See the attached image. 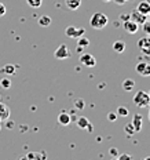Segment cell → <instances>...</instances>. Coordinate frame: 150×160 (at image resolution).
Listing matches in <instances>:
<instances>
[{
    "mask_svg": "<svg viewBox=\"0 0 150 160\" xmlns=\"http://www.w3.org/2000/svg\"><path fill=\"white\" fill-rule=\"evenodd\" d=\"M84 105H85V102H84V99H81V98L75 101V108L79 109V111H83V109H84Z\"/></svg>",
    "mask_w": 150,
    "mask_h": 160,
    "instance_id": "cell-20",
    "label": "cell"
},
{
    "mask_svg": "<svg viewBox=\"0 0 150 160\" xmlns=\"http://www.w3.org/2000/svg\"><path fill=\"white\" fill-rule=\"evenodd\" d=\"M54 55H55V58H58V59H66V58H70L72 52H70V50L68 48L66 44H61L58 48H56Z\"/></svg>",
    "mask_w": 150,
    "mask_h": 160,
    "instance_id": "cell-4",
    "label": "cell"
},
{
    "mask_svg": "<svg viewBox=\"0 0 150 160\" xmlns=\"http://www.w3.org/2000/svg\"><path fill=\"white\" fill-rule=\"evenodd\" d=\"M109 153H110V156H113V158H117V156H119L117 148H110V149H109Z\"/></svg>",
    "mask_w": 150,
    "mask_h": 160,
    "instance_id": "cell-30",
    "label": "cell"
},
{
    "mask_svg": "<svg viewBox=\"0 0 150 160\" xmlns=\"http://www.w3.org/2000/svg\"><path fill=\"white\" fill-rule=\"evenodd\" d=\"M12 127H14V123H11V122L7 123V128H12Z\"/></svg>",
    "mask_w": 150,
    "mask_h": 160,
    "instance_id": "cell-36",
    "label": "cell"
},
{
    "mask_svg": "<svg viewBox=\"0 0 150 160\" xmlns=\"http://www.w3.org/2000/svg\"><path fill=\"white\" fill-rule=\"evenodd\" d=\"M136 10H138L139 12H142V14L148 15L149 12H150V4H149L148 2H141L138 4V7H136Z\"/></svg>",
    "mask_w": 150,
    "mask_h": 160,
    "instance_id": "cell-11",
    "label": "cell"
},
{
    "mask_svg": "<svg viewBox=\"0 0 150 160\" xmlns=\"http://www.w3.org/2000/svg\"><path fill=\"white\" fill-rule=\"evenodd\" d=\"M149 120H150V111H149Z\"/></svg>",
    "mask_w": 150,
    "mask_h": 160,
    "instance_id": "cell-39",
    "label": "cell"
},
{
    "mask_svg": "<svg viewBox=\"0 0 150 160\" xmlns=\"http://www.w3.org/2000/svg\"><path fill=\"white\" fill-rule=\"evenodd\" d=\"M146 2H148V3H149V4H150V0H146Z\"/></svg>",
    "mask_w": 150,
    "mask_h": 160,
    "instance_id": "cell-40",
    "label": "cell"
},
{
    "mask_svg": "<svg viewBox=\"0 0 150 160\" xmlns=\"http://www.w3.org/2000/svg\"><path fill=\"white\" fill-rule=\"evenodd\" d=\"M114 2H116V3H119V4H121V3H124L125 0H114Z\"/></svg>",
    "mask_w": 150,
    "mask_h": 160,
    "instance_id": "cell-37",
    "label": "cell"
},
{
    "mask_svg": "<svg viewBox=\"0 0 150 160\" xmlns=\"http://www.w3.org/2000/svg\"><path fill=\"white\" fill-rule=\"evenodd\" d=\"M117 116H121V118H125V116H128L129 115V111L125 108V106H119L117 108Z\"/></svg>",
    "mask_w": 150,
    "mask_h": 160,
    "instance_id": "cell-18",
    "label": "cell"
},
{
    "mask_svg": "<svg viewBox=\"0 0 150 160\" xmlns=\"http://www.w3.org/2000/svg\"><path fill=\"white\" fill-rule=\"evenodd\" d=\"M108 22H109V18L106 14H103V12H95V14L91 17L90 24H91V26L94 29H102L108 25Z\"/></svg>",
    "mask_w": 150,
    "mask_h": 160,
    "instance_id": "cell-1",
    "label": "cell"
},
{
    "mask_svg": "<svg viewBox=\"0 0 150 160\" xmlns=\"http://www.w3.org/2000/svg\"><path fill=\"white\" fill-rule=\"evenodd\" d=\"M77 42H79V46H80V47H87V46L90 44V40L85 39V38H83V36H80V38L77 39Z\"/></svg>",
    "mask_w": 150,
    "mask_h": 160,
    "instance_id": "cell-24",
    "label": "cell"
},
{
    "mask_svg": "<svg viewBox=\"0 0 150 160\" xmlns=\"http://www.w3.org/2000/svg\"><path fill=\"white\" fill-rule=\"evenodd\" d=\"M2 87L3 88H10L11 87V82H10L8 79H3L2 80Z\"/></svg>",
    "mask_w": 150,
    "mask_h": 160,
    "instance_id": "cell-27",
    "label": "cell"
},
{
    "mask_svg": "<svg viewBox=\"0 0 150 160\" xmlns=\"http://www.w3.org/2000/svg\"><path fill=\"white\" fill-rule=\"evenodd\" d=\"M141 51H142L145 55L150 57V44H149V46H146V47H143V48H141Z\"/></svg>",
    "mask_w": 150,
    "mask_h": 160,
    "instance_id": "cell-32",
    "label": "cell"
},
{
    "mask_svg": "<svg viewBox=\"0 0 150 160\" xmlns=\"http://www.w3.org/2000/svg\"><path fill=\"white\" fill-rule=\"evenodd\" d=\"M70 115L69 113H66V112H61V115L58 116V123L59 124H62V126H68L69 123H70Z\"/></svg>",
    "mask_w": 150,
    "mask_h": 160,
    "instance_id": "cell-9",
    "label": "cell"
},
{
    "mask_svg": "<svg viewBox=\"0 0 150 160\" xmlns=\"http://www.w3.org/2000/svg\"><path fill=\"white\" fill-rule=\"evenodd\" d=\"M124 29L128 33H131V35H134V33H136L139 31V25L136 24V22H134L132 19H128V21H124Z\"/></svg>",
    "mask_w": 150,
    "mask_h": 160,
    "instance_id": "cell-7",
    "label": "cell"
},
{
    "mask_svg": "<svg viewBox=\"0 0 150 160\" xmlns=\"http://www.w3.org/2000/svg\"><path fill=\"white\" fill-rule=\"evenodd\" d=\"M50 24H51V17H50V15L39 17V25L40 26H48Z\"/></svg>",
    "mask_w": 150,
    "mask_h": 160,
    "instance_id": "cell-15",
    "label": "cell"
},
{
    "mask_svg": "<svg viewBox=\"0 0 150 160\" xmlns=\"http://www.w3.org/2000/svg\"><path fill=\"white\" fill-rule=\"evenodd\" d=\"M117 158H119V160H131L132 156L131 155H127V153H123V155H119Z\"/></svg>",
    "mask_w": 150,
    "mask_h": 160,
    "instance_id": "cell-29",
    "label": "cell"
},
{
    "mask_svg": "<svg viewBox=\"0 0 150 160\" xmlns=\"http://www.w3.org/2000/svg\"><path fill=\"white\" fill-rule=\"evenodd\" d=\"M80 62H81L84 66H87V68H92V66H95L96 65V59H95V57L94 55H91V54H83L81 57H80Z\"/></svg>",
    "mask_w": 150,
    "mask_h": 160,
    "instance_id": "cell-5",
    "label": "cell"
},
{
    "mask_svg": "<svg viewBox=\"0 0 150 160\" xmlns=\"http://www.w3.org/2000/svg\"><path fill=\"white\" fill-rule=\"evenodd\" d=\"M41 2L43 0H26V3L33 8H39L40 6H41Z\"/></svg>",
    "mask_w": 150,
    "mask_h": 160,
    "instance_id": "cell-19",
    "label": "cell"
},
{
    "mask_svg": "<svg viewBox=\"0 0 150 160\" xmlns=\"http://www.w3.org/2000/svg\"><path fill=\"white\" fill-rule=\"evenodd\" d=\"M113 50H114L116 52H119V54H121V52L125 51V43L123 42V40H116V42L113 43Z\"/></svg>",
    "mask_w": 150,
    "mask_h": 160,
    "instance_id": "cell-10",
    "label": "cell"
},
{
    "mask_svg": "<svg viewBox=\"0 0 150 160\" xmlns=\"http://www.w3.org/2000/svg\"><path fill=\"white\" fill-rule=\"evenodd\" d=\"M117 113H114V112H109L108 113V119L110 120V122H116V120H117Z\"/></svg>",
    "mask_w": 150,
    "mask_h": 160,
    "instance_id": "cell-28",
    "label": "cell"
},
{
    "mask_svg": "<svg viewBox=\"0 0 150 160\" xmlns=\"http://www.w3.org/2000/svg\"><path fill=\"white\" fill-rule=\"evenodd\" d=\"M129 17H131L132 21L136 22V24H138L139 26H141L143 22H145L146 19H148V15H145V14H142V12H139L138 10H134V11H132L131 14H129Z\"/></svg>",
    "mask_w": 150,
    "mask_h": 160,
    "instance_id": "cell-6",
    "label": "cell"
},
{
    "mask_svg": "<svg viewBox=\"0 0 150 160\" xmlns=\"http://www.w3.org/2000/svg\"><path fill=\"white\" fill-rule=\"evenodd\" d=\"M148 94H149V98H150V91H149V92H148Z\"/></svg>",
    "mask_w": 150,
    "mask_h": 160,
    "instance_id": "cell-41",
    "label": "cell"
},
{
    "mask_svg": "<svg viewBox=\"0 0 150 160\" xmlns=\"http://www.w3.org/2000/svg\"><path fill=\"white\" fill-rule=\"evenodd\" d=\"M65 4L69 10H77L81 6V0H65Z\"/></svg>",
    "mask_w": 150,
    "mask_h": 160,
    "instance_id": "cell-12",
    "label": "cell"
},
{
    "mask_svg": "<svg viewBox=\"0 0 150 160\" xmlns=\"http://www.w3.org/2000/svg\"><path fill=\"white\" fill-rule=\"evenodd\" d=\"M87 130H88V131H90V132H91V131H92V130H94V128H92V124H91V123H90V124L87 126Z\"/></svg>",
    "mask_w": 150,
    "mask_h": 160,
    "instance_id": "cell-35",
    "label": "cell"
},
{
    "mask_svg": "<svg viewBox=\"0 0 150 160\" xmlns=\"http://www.w3.org/2000/svg\"><path fill=\"white\" fill-rule=\"evenodd\" d=\"M149 94L146 91H142L139 90L138 92L134 95V104L139 108H145V106H149Z\"/></svg>",
    "mask_w": 150,
    "mask_h": 160,
    "instance_id": "cell-2",
    "label": "cell"
},
{
    "mask_svg": "<svg viewBox=\"0 0 150 160\" xmlns=\"http://www.w3.org/2000/svg\"><path fill=\"white\" fill-rule=\"evenodd\" d=\"M149 44H150V36H146V38H142V39L138 40V47L139 48H143Z\"/></svg>",
    "mask_w": 150,
    "mask_h": 160,
    "instance_id": "cell-17",
    "label": "cell"
},
{
    "mask_svg": "<svg viewBox=\"0 0 150 160\" xmlns=\"http://www.w3.org/2000/svg\"><path fill=\"white\" fill-rule=\"evenodd\" d=\"M149 105H150V99H149Z\"/></svg>",
    "mask_w": 150,
    "mask_h": 160,
    "instance_id": "cell-42",
    "label": "cell"
},
{
    "mask_svg": "<svg viewBox=\"0 0 150 160\" xmlns=\"http://www.w3.org/2000/svg\"><path fill=\"white\" fill-rule=\"evenodd\" d=\"M142 29H143V32H145L146 35L150 36V21H148V19H146V21L142 24Z\"/></svg>",
    "mask_w": 150,
    "mask_h": 160,
    "instance_id": "cell-25",
    "label": "cell"
},
{
    "mask_svg": "<svg viewBox=\"0 0 150 160\" xmlns=\"http://www.w3.org/2000/svg\"><path fill=\"white\" fill-rule=\"evenodd\" d=\"M125 132L128 135H134L135 134V128H134V126H132V123H127L125 124Z\"/></svg>",
    "mask_w": 150,
    "mask_h": 160,
    "instance_id": "cell-22",
    "label": "cell"
},
{
    "mask_svg": "<svg viewBox=\"0 0 150 160\" xmlns=\"http://www.w3.org/2000/svg\"><path fill=\"white\" fill-rule=\"evenodd\" d=\"M6 14V6L3 3H0V17H3Z\"/></svg>",
    "mask_w": 150,
    "mask_h": 160,
    "instance_id": "cell-33",
    "label": "cell"
},
{
    "mask_svg": "<svg viewBox=\"0 0 150 160\" xmlns=\"http://www.w3.org/2000/svg\"><path fill=\"white\" fill-rule=\"evenodd\" d=\"M132 126H134L135 128V132L141 131L142 130V115H139V113H135L134 116H132Z\"/></svg>",
    "mask_w": 150,
    "mask_h": 160,
    "instance_id": "cell-8",
    "label": "cell"
},
{
    "mask_svg": "<svg viewBox=\"0 0 150 160\" xmlns=\"http://www.w3.org/2000/svg\"><path fill=\"white\" fill-rule=\"evenodd\" d=\"M10 116V109L4 104H0V119H8Z\"/></svg>",
    "mask_w": 150,
    "mask_h": 160,
    "instance_id": "cell-14",
    "label": "cell"
},
{
    "mask_svg": "<svg viewBox=\"0 0 150 160\" xmlns=\"http://www.w3.org/2000/svg\"><path fill=\"white\" fill-rule=\"evenodd\" d=\"M85 33V29L84 28H76V26H68V28L65 29V35L68 36V38L70 39H76L77 40L80 36H83Z\"/></svg>",
    "mask_w": 150,
    "mask_h": 160,
    "instance_id": "cell-3",
    "label": "cell"
},
{
    "mask_svg": "<svg viewBox=\"0 0 150 160\" xmlns=\"http://www.w3.org/2000/svg\"><path fill=\"white\" fill-rule=\"evenodd\" d=\"M41 158H44V155H40V153H36V152H29L25 156V159H41Z\"/></svg>",
    "mask_w": 150,
    "mask_h": 160,
    "instance_id": "cell-21",
    "label": "cell"
},
{
    "mask_svg": "<svg viewBox=\"0 0 150 160\" xmlns=\"http://www.w3.org/2000/svg\"><path fill=\"white\" fill-rule=\"evenodd\" d=\"M141 76H150V64L148 62V65H146V68H145V71L142 72V75Z\"/></svg>",
    "mask_w": 150,
    "mask_h": 160,
    "instance_id": "cell-31",
    "label": "cell"
},
{
    "mask_svg": "<svg viewBox=\"0 0 150 160\" xmlns=\"http://www.w3.org/2000/svg\"><path fill=\"white\" fill-rule=\"evenodd\" d=\"M3 72L7 73V75H12V73H15V66L14 65H6L4 68H3Z\"/></svg>",
    "mask_w": 150,
    "mask_h": 160,
    "instance_id": "cell-23",
    "label": "cell"
},
{
    "mask_svg": "<svg viewBox=\"0 0 150 160\" xmlns=\"http://www.w3.org/2000/svg\"><path fill=\"white\" fill-rule=\"evenodd\" d=\"M76 123H77L79 128H87V126L90 124V120L87 118H84V116H81V118H79L76 120Z\"/></svg>",
    "mask_w": 150,
    "mask_h": 160,
    "instance_id": "cell-16",
    "label": "cell"
},
{
    "mask_svg": "<svg viewBox=\"0 0 150 160\" xmlns=\"http://www.w3.org/2000/svg\"><path fill=\"white\" fill-rule=\"evenodd\" d=\"M103 2H112V0H103Z\"/></svg>",
    "mask_w": 150,
    "mask_h": 160,
    "instance_id": "cell-38",
    "label": "cell"
},
{
    "mask_svg": "<svg viewBox=\"0 0 150 160\" xmlns=\"http://www.w3.org/2000/svg\"><path fill=\"white\" fill-rule=\"evenodd\" d=\"M146 65H148V62H145V61L139 62V64H138V65H136V72H138V73H139V75H142V72H143V71H145Z\"/></svg>",
    "mask_w": 150,
    "mask_h": 160,
    "instance_id": "cell-26",
    "label": "cell"
},
{
    "mask_svg": "<svg viewBox=\"0 0 150 160\" xmlns=\"http://www.w3.org/2000/svg\"><path fill=\"white\" fill-rule=\"evenodd\" d=\"M134 86H135V82L132 79H125L124 82H123V88H124L125 91H131V90H134Z\"/></svg>",
    "mask_w": 150,
    "mask_h": 160,
    "instance_id": "cell-13",
    "label": "cell"
},
{
    "mask_svg": "<svg viewBox=\"0 0 150 160\" xmlns=\"http://www.w3.org/2000/svg\"><path fill=\"white\" fill-rule=\"evenodd\" d=\"M120 19L121 21H128V19H131V17H129V14H121L120 15Z\"/></svg>",
    "mask_w": 150,
    "mask_h": 160,
    "instance_id": "cell-34",
    "label": "cell"
}]
</instances>
